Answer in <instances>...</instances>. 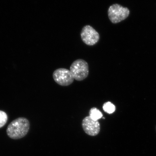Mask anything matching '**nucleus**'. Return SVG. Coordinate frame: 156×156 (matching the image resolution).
Masks as SVG:
<instances>
[{
	"label": "nucleus",
	"mask_w": 156,
	"mask_h": 156,
	"mask_svg": "<svg viewBox=\"0 0 156 156\" xmlns=\"http://www.w3.org/2000/svg\"><path fill=\"white\" fill-rule=\"evenodd\" d=\"M29 122L27 119L20 118L12 122L7 129L8 136L12 139H18L24 136L29 129Z\"/></svg>",
	"instance_id": "nucleus-1"
},
{
	"label": "nucleus",
	"mask_w": 156,
	"mask_h": 156,
	"mask_svg": "<svg viewBox=\"0 0 156 156\" xmlns=\"http://www.w3.org/2000/svg\"><path fill=\"white\" fill-rule=\"evenodd\" d=\"M70 71L74 79L77 81L83 80L89 75L88 64L84 60L77 59L72 64L70 68Z\"/></svg>",
	"instance_id": "nucleus-2"
},
{
	"label": "nucleus",
	"mask_w": 156,
	"mask_h": 156,
	"mask_svg": "<svg viewBox=\"0 0 156 156\" xmlns=\"http://www.w3.org/2000/svg\"><path fill=\"white\" fill-rule=\"evenodd\" d=\"M130 11L127 8L115 4L109 7L108 14L109 19L113 24H116L124 20L129 15Z\"/></svg>",
	"instance_id": "nucleus-3"
},
{
	"label": "nucleus",
	"mask_w": 156,
	"mask_h": 156,
	"mask_svg": "<svg viewBox=\"0 0 156 156\" xmlns=\"http://www.w3.org/2000/svg\"><path fill=\"white\" fill-rule=\"evenodd\" d=\"M54 80L58 85L68 86L73 83L74 78L70 70L66 68L56 69L52 75Z\"/></svg>",
	"instance_id": "nucleus-4"
},
{
	"label": "nucleus",
	"mask_w": 156,
	"mask_h": 156,
	"mask_svg": "<svg viewBox=\"0 0 156 156\" xmlns=\"http://www.w3.org/2000/svg\"><path fill=\"white\" fill-rule=\"evenodd\" d=\"M81 36L82 40L85 44L91 46L96 44L100 38L99 33L89 25L83 27L81 30Z\"/></svg>",
	"instance_id": "nucleus-5"
},
{
	"label": "nucleus",
	"mask_w": 156,
	"mask_h": 156,
	"mask_svg": "<svg viewBox=\"0 0 156 156\" xmlns=\"http://www.w3.org/2000/svg\"><path fill=\"white\" fill-rule=\"evenodd\" d=\"M82 126L84 131L88 135L95 136L100 132V124L98 121L93 120L89 116L83 119Z\"/></svg>",
	"instance_id": "nucleus-6"
},
{
	"label": "nucleus",
	"mask_w": 156,
	"mask_h": 156,
	"mask_svg": "<svg viewBox=\"0 0 156 156\" xmlns=\"http://www.w3.org/2000/svg\"><path fill=\"white\" fill-rule=\"evenodd\" d=\"M89 116L93 120L95 121H98L102 118L103 114L101 111L98 109L96 107H93L89 112Z\"/></svg>",
	"instance_id": "nucleus-7"
},
{
	"label": "nucleus",
	"mask_w": 156,
	"mask_h": 156,
	"mask_svg": "<svg viewBox=\"0 0 156 156\" xmlns=\"http://www.w3.org/2000/svg\"><path fill=\"white\" fill-rule=\"evenodd\" d=\"M103 109L105 112L108 114H112L115 111L116 107L112 103L107 102L103 104Z\"/></svg>",
	"instance_id": "nucleus-8"
},
{
	"label": "nucleus",
	"mask_w": 156,
	"mask_h": 156,
	"mask_svg": "<svg viewBox=\"0 0 156 156\" xmlns=\"http://www.w3.org/2000/svg\"><path fill=\"white\" fill-rule=\"evenodd\" d=\"M7 119L8 117L6 113L3 111H0V128L5 125Z\"/></svg>",
	"instance_id": "nucleus-9"
}]
</instances>
